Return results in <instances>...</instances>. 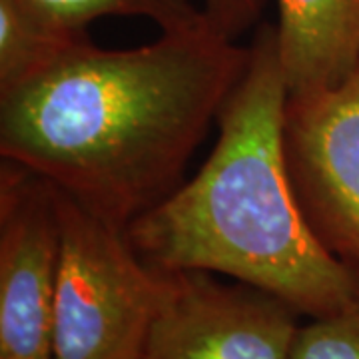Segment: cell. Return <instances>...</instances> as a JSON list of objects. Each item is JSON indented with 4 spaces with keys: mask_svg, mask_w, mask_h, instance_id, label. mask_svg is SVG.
Masks as SVG:
<instances>
[{
    "mask_svg": "<svg viewBox=\"0 0 359 359\" xmlns=\"http://www.w3.org/2000/svg\"><path fill=\"white\" fill-rule=\"evenodd\" d=\"M58 259V190L32 170L2 160L0 359H52Z\"/></svg>",
    "mask_w": 359,
    "mask_h": 359,
    "instance_id": "6",
    "label": "cell"
},
{
    "mask_svg": "<svg viewBox=\"0 0 359 359\" xmlns=\"http://www.w3.org/2000/svg\"><path fill=\"white\" fill-rule=\"evenodd\" d=\"M86 39L88 30L56 25L22 0H0V94L40 76Z\"/></svg>",
    "mask_w": 359,
    "mask_h": 359,
    "instance_id": "8",
    "label": "cell"
},
{
    "mask_svg": "<svg viewBox=\"0 0 359 359\" xmlns=\"http://www.w3.org/2000/svg\"><path fill=\"white\" fill-rule=\"evenodd\" d=\"M285 152L311 230L359 271V62L334 86L290 94Z\"/></svg>",
    "mask_w": 359,
    "mask_h": 359,
    "instance_id": "5",
    "label": "cell"
},
{
    "mask_svg": "<svg viewBox=\"0 0 359 359\" xmlns=\"http://www.w3.org/2000/svg\"><path fill=\"white\" fill-rule=\"evenodd\" d=\"M283 74L276 25L256 26L242 78L218 116V140L198 174L126 231L162 271H208L276 295L308 318L359 297V271L311 230L287 152Z\"/></svg>",
    "mask_w": 359,
    "mask_h": 359,
    "instance_id": "2",
    "label": "cell"
},
{
    "mask_svg": "<svg viewBox=\"0 0 359 359\" xmlns=\"http://www.w3.org/2000/svg\"><path fill=\"white\" fill-rule=\"evenodd\" d=\"M52 22L70 30L88 26L108 16L144 18L154 22L160 32H176L204 25L202 6L192 0H22Z\"/></svg>",
    "mask_w": 359,
    "mask_h": 359,
    "instance_id": "9",
    "label": "cell"
},
{
    "mask_svg": "<svg viewBox=\"0 0 359 359\" xmlns=\"http://www.w3.org/2000/svg\"><path fill=\"white\" fill-rule=\"evenodd\" d=\"M299 313L276 295L208 271H164L142 359H290Z\"/></svg>",
    "mask_w": 359,
    "mask_h": 359,
    "instance_id": "4",
    "label": "cell"
},
{
    "mask_svg": "<svg viewBox=\"0 0 359 359\" xmlns=\"http://www.w3.org/2000/svg\"><path fill=\"white\" fill-rule=\"evenodd\" d=\"M269 0H204L205 22L212 30L230 40L262 25V16Z\"/></svg>",
    "mask_w": 359,
    "mask_h": 359,
    "instance_id": "11",
    "label": "cell"
},
{
    "mask_svg": "<svg viewBox=\"0 0 359 359\" xmlns=\"http://www.w3.org/2000/svg\"><path fill=\"white\" fill-rule=\"evenodd\" d=\"M52 316V359H142L164 271L144 262L124 226L66 194Z\"/></svg>",
    "mask_w": 359,
    "mask_h": 359,
    "instance_id": "3",
    "label": "cell"
},
{
    "mask_svg": "<svg viewBox=\"0 0 359 359\" xmlns=\"http://www.w3.org/2000/svg\"><path fill=\"white\" fill-rule=\"evenodd\" d=\"M248 56L208 22L136 48L82 40L0 94V156L128 228L184 182Z\"/></svg>",
    "mask_w": 359,
    "mask_h": 359,
    "instance_id": "1",
    "label": "cell"
},
{
    "mask_svg": "<svg viewBox=\"0 0 359 359\" xmlns=\"http://www.w3.org/2000/svg\"><path fill=\"white\" fill-rule=\"evenodd\" d=\"M290 359H359V297L335 313L299 325Z\"/></svg>",
    "mask_w": 359,
    "mask_h": 359,
    "instance_id": "10",
    "label": "cell"
},
{
    "mask_svg": "<svg viewBox=\"0 0 359 359\" xmlns=\"http://www.w3.org/2000/svg\"><path fill=\"white\" fill-rule=\"evenodd\" d=\"M290 94L334 86L359 62V0H276Z\"/></svg>",
    "mask_w": 359,
    "mask_h": 359,
    "instance_id": "7",
    "label": "cell"
}]
</instances>
